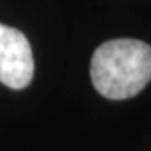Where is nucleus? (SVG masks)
Listing matches in <instances>:
<instances>
[{
  "label": "nucleus",
  "mask_w": 151,
  "mask_h": 151,
  "mask_svg": "<svg viewBox=\"0 0 151 151\" xmlns=\"http://www.w3.org/2000/svg\"><path fill=\"white\" fill-rule=\"evenodd\" d=\"M91 81L108 99L134 97L151 82V45L136 39L101 44L91 59Z\"/></svg>",
  "instance_id": "1"
},
{
  "label": "nucleus",
  "mask_w": 151,
  "mask_h": 151,
  "mask_svg": "<svg viewBox=\"0 0 151 151\" xmlns=\"http://www.w3.org/2000/svg\"><path fill=\"white\" fill-rule=\"evenodd\" d=\"M34 55L27 37L14 27L0 24V82L24 89L32 82Z\"/></svg>",
  "instance_id": "2"
}]
</instances>
